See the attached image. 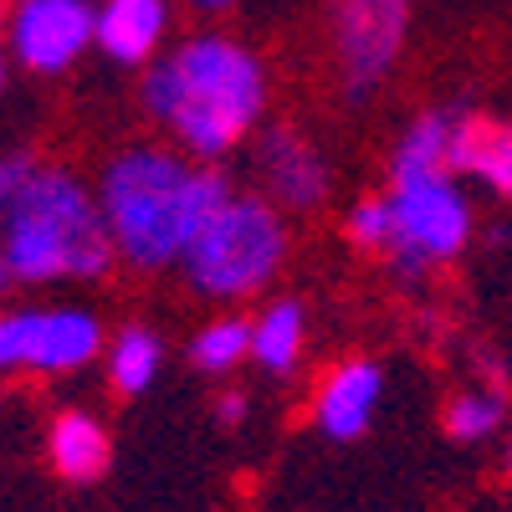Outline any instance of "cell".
Masks as SVG:
<instances>
[{
	"mask_svg": "<svg viewBox=\"0 0 512 512\" xmlns=\"http://www.w3.org/2000/svg\"><path fill=\"white\" fill-rule=\"evenodd\" d=\"M108 349L88 308H6L0 313V379L6 374H72Z\"/></svg>",
	"mask_w": 512,
	"mask_h": 512,
	"instance_id": "obj_7",
	"label": "cell"
},
{
	"mask_svg": "<svg viewBox=\"0 0 512 512\" xmlns=\"http://www.w3.org/2000/svg\"><path fill=\"white\" fill-rule=\"evenodd\" d=\"M251 359V318H236V313H221L195 328L190 338V364L210 379H226L236 374L241 364Z\"/></svg>",
	"mask_w": 512,
	"mask_h": 512,
	"instance_id": "obj_18",
	"label": "cell"
},
{
	"mask_svg": "<svg viewBox=\"0 0 512 512\" xmlns=\"http://www.w3.org/2000/svg\"><path fill=\"white\" fill-rule=\"evenodd\" d=\"M451 175L482 180L492 195L512 200V123L461 113L451 134Z\"/></svg>",
	"mask_w": 512,
	"mask_h": 512,
	"instance_id": "obj_12",
	"label": "cell"
},
{
	"mask_svg": "<svg viewBox=\"0 0 512 512\" xmlns=\"http://www.w3.org/2000/svg\"><path fill=\"white\" fill-rule=\"evenodd\" d=\"M93 190L118 262L134 272H169L236 185L175 144H123L98 169Z\"/></svg>",
	"mask_w": 512,
	"mask_h": 512,
	"instance_id": "obj_1",
	"label": "cell"
},
{
	"mask_svg": "<svg viewBox=\"0 0 512 512\" xmlns=\"http://www.w3.org/2000/svg\"><path fill=\"white\" fill-rule=\"evenodd\" d=\"M287 256H292L287 210L272 205L262 190H231L216 205V216L195 231L180 272L205 303H246V297L277 282Z\"/></svg>",
	"mask_w": 512,
	"mask_h": 512,
	"instance_id": "obj_4",
	"label": "cell"
},
{
	"mask_svg": "<svg viewBox=\"0 0 512 512\" xmlns=\"http://www.w3.org/2000/svg\"><path fill=\"white\" fill-rule=\"evenodd\" d=\"M139 103L149 123H159L175 139V149L216 164L262 128L272 77L246 41L205 31L144 67Z\"/></svg>",
	"mask_w": 512,
	"mask_h": 512,
	"instance_id": "obj_2",
	"label": "cell"
},
{
	"mask_svg": "<svg viewBox=\"0 0 512 512\" xmlns=\"http://www.w3.org/2000/svg\"><path fill=\"white\" fill-rule=\"evenodd\" d=\"M390 231H395V210H390V195H364L349 205L344 216V236L364 251V256H384L390 246Z\"/></svg>",
	"mask_w": 512,
	"mask_h": 512,
	"instance_id": "obj_19",
	"label": "cell"
},
{
	"mask_svg": "<svg viewBox=\"0 0 512 512\" xmlns=\"http://www.w3.org/2000/svg\"><path fill=\"white\" fill-rule=\"evenodd\" d=\"M0 256L11 262L21 287L98 282L118 267L108 221L98 210V190L77 169L47 159L31 169V180L11 205L6 231H0Z\"/></svg>",
	"mask_w": 512,
	"mask_h": 512,
	"instance_id": "obj_3",
	"label": "cell"
},
{
	"mask_svg": "<svg viewBox=\"0 0 512 512\" xmlns=\"http://www.w3.org/2000/svg\"><path fill=\"white\" fill-rule=\"evenodd\" d=\"M0 88H6V11H0Z\"/></svg>",
	"mask_w": 512,
	"mask_h": 512,
	"instance_id": "obj_24",
	"label": "cell"
},
{
	"mask_svg": "<svg viewBox=\"0 0 512 512\" xmlns=\"http://www.w3.org/2000/svg\"><path fill=\"white\" fill-rule=\"evenodd\" d=\"M451 108H425L405 123L400 144L390 149V185H415V180H436L451 175V134H456Z\"/></svg>",
	"mask_w": 512,
	"mask_h": 512,
	"instance_id": "obj_14",
	"label": "cell"
},
{
	"mask_svg": "<svg viewBox=\"0 0 512 512\" xmlns=\"http://www.w3.org/2000/svg\"><path fill=\"white\" fill-rule=\"evenodd\" d=\"M11 287H21V282H16V272H11V262H6V256H0V297H6Z\"/></svg>",
	"mask_w": 512,
	"mask_h": 512,
	"instance_id": "obj_23",
	"label": "cell"
},
{
	"mask_svg": "<svg viewBox=\"0 0 512 512\" xmlns=\"http://www.w3.org/2000/svg\"><path fill=\"white\" fill-rule=\"evenodd\" d=\"M303 349H308V303L303 297H272L251 318V364L272 379H287Z\"/></svg>",
	"mask_w": 512,
	"mask_h": 512,
	"instance_id": "obj_15",
	"label": "cell"
},
{
	"mask_svg": "<svg viewBox=\"0 0 512 512\" xmlns=\"http://www.w3.org/2000/svg\"><path fill=\"white\" fill-rule=\"evenodd\" d=\"M47 461L62 482H98L113 466V436L93 410H62L47 431Z\"/></svg>",
	"mask_w": 512,
	"mask_h": 512,
	"instance_id": "obj_13",
	"label": "cell"
},
{
	"mask_svg": "<svg viewBox=\"0 0 512 512\" xmlns=\"http://www.w3.org/2000/svg\"><path fill=\"white\" fill-rule=\"evenodd\" d=\"M190 6L200 16H226V11H236V0H190Z\"/></svg>",
	"mask_w": 512,
	"mask_h": 512,
	"instance_id": "obj_22",
	"label": "cell"
},
{
	"mask_svg": "<svg viewBox=\"0 0 512 512\" xmlns=\"http://www.w3.org/2000/svg\"><path fill=\"white\" fill-rule=\"evenodd\" d=\"M410 41V0H333L328 47L333 72L349 103L374 98L405 57Z\"/></svg>",
	"mask_w": 512,
	"mask_h": 512,
	"instance_id": "obj_6",
	"label": "cell"
},
{
	"mask_svg": "<svg viewBox=\"0 0 512 512\" xmlns=\"http://www.w3.org/2000/svg\"><path fill=\"white\" fill-rule=\"evenodd\" d=\"M384 195H390V210H395V231H390V246H384V262H390V272L405 287L425 282L436 267L456 262L472 246L477 210H472V195H466V185L456 175L390 185Z\"/></svg>",
	"mask_w": 512,
	"mask_h": 512,
	"instance_id": "obj_5",
	"label": "cell"
},
{
	"mask_svg": "<svg viewBox=\"0 0 512 512\" xmlns=\"http://www.w3.org/2000/svg\"><path fill=\"white\" fill-rule=\"evenodd\" d=\"M41 159L36 154H0V231H6V216H11V205H16V195H21V185L31 180V169H36Z\"/></svg>",
	"mask_w": 512,
	"mask_h": 512,
	"instance_id": "obj_20",
	"label": "cell"
},
{
	"mask_svg": "<svg viewBox=\"0 0 512 512\" xmlns=\"http://www.w3.org/2000/svg\"><path fill=\"white\" fill-rule=\"evenodd\" d=\"M103 364H108V384L118 395L128 400H139L154 390V379L164 369V338L144 323H123L113 338H108V349H103Z\"/></svg>",
	"mask_w": 512,
	"mask_h": 512,
	"instance_id": "obj_16",
	"label": "cell"
},
{
	"mask_svg": "<svg viewBox=\"0 0 512 512\" xmlns=\"http://www.w3.org/2000/svg\"><path fill=\"white\" fill-rule=\"evenodd\" d=\"M164 31H169V6L164 0H103L93 47L113 67H149Z\"/></svg>",
	"mask_w": 512,
	"mask_h": 512,
	"instance_id": "obj_11",
	"label": "cell"
},
{
	"mask_svg": "<svg viewBox=\"0 0 512 512\" xmlns=\"http://www.w3.org/2000/svg\"><path fill=\"white\" fill-rule=\"evenodd\" d=\"M210 415H216V425H221V431H236V425L251 415V400H246V395H236V390H226L216 405H210Z\"/></svg>",
	"mask_w": 512,
	"mask_h": 512,
	"instance_id": "obj_21",
	"label": "cell"
},
{
	"mask_svg": "<svg viewBox=\"0 0 512 512\" xmlns=\"http://www.w3.org/2000/svg\"><path fill=\"white\" fill-rule=\"evenodd\" d=\"M502 466H507V477H512V425H507V451H502Z\"/></svg>",
	"mask_w": 512,
	"mask_h": 512,
	"instance_id": "obj_25",
	"label": "cell"
},
{
	"mask_svg": "<svg viewBox=\"0 0 512 512\" xmlns=\"http://www.w3.org/2000/svg\"><path fill=\"white\" fill-rule=\"evenodd\" d=\"M379 405H384V364L354 354V359H338L318 379V390H313V425H318L323 441L349 446V441H359L374 425Z\"/></svg>",
	"mask_w": 512,
	"mask_h": 512,
	"instance_id": "obj_10",
	"label": "cell"
},
{
	"mask_svg": "<svg viewBox=\"0 0 512 512\" xmlns=\"http://www.w3.org/2000/svg\"><path fill=\"white\" fill-rule=\"evenodd\" d=\"M256 180L262 195L292 216H313L333 195V164L328 154L292 123L256 128Z\"/></svg>",
	"mask_w": 512,
	"mask_h": 512,
	"instance_id": "obj_9",
	"label": "cell"
},
{
	"mask_svg": "<svg viewBox=\"0 0 512 512\" xmlns=\"http://www.w3.org/2000/svg\"><path fill=\"white\" fill-rule=\"evenodd\" d=\"M93 31H98L93 0H16L6 16V47L26 72L57 77L93 47Z\"/></svg>",
	"mask_w": 512,
	"mask_h": 512,
	"instance_id": "obj_8",
	"label": "cell"
},
{
	"mask_svg": "<svg viewBox=\"0 0 512 512\" xmlns=\"http://www.w3.org/2000/svg\"><path fill=\"white\" fill-rule=\"evenodd\" d=\"M512 425V405H507V395L502 390H461V395H451L446 400V410H441V431L456 441V446H482V441H492L497 431H507Z\"/></svg>",
	"mask_w": 512,
	"mask_h": 512,
	"instance_id": "obj_17",
	"label": "cell"
}]
</instances>
